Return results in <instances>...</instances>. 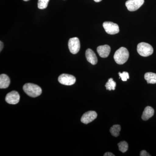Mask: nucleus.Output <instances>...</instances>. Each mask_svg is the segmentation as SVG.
I'll use <instances>...</instances> for the list:
<instances>
[{"mask_svg": "<svg viewBox=\"0 0 156 156\" xmlns=\"http://www.w3.org/2000/svg\"><path fill=\"white\" fill-rule=\"evenodd\" d=\"M23 91L30 97L35 98L40 96L41 94L42 91L41 87L34 84H25L23 86Z\"/></svg>", "mask_w": 156, "mask_h": 156, "instance_id": "1", "label": "nucleus"}, {"mask_svg": "<svg viewBox=\"0 0 156 156\" xmlns=\"http://www.w3.org/2000/svg\"><path fill=\"white\" fill-rule=\"evenodd\" d=\"M129 56V53L126 48L122 47L116 51L114 58L117 64L122 65L126 63Z\"/></svg>", "mask_w": 156, "mask_h": 156, "instance_id": "2", "label": "nucleus"}, {"mask_svg": "<svg viewBox=\"0 0 156 156\" xmlns=\"http://www.w3.org/2000/svg\"><path fill=\"white\" fill-rule=\"evenodd\" d=\"M137 51L139 55L144 57H147L153 53V47L149 44L144 42L139 43L137 46Z\"/></svg>", "mask_w": 156, "mask_h": 156, "instance_id": "3", "label": "nucleus"}, {"mask_svg": "<svg viewBox=\"0 0 156 156\" xmlns=\"http://www.w3.org/2000/svg\"><path fill=\"white\" fill-rule=\"evenodd\" d=\"M59 83L65 86H71L76 83L75 77L71 75L62 74L58 77Z\"/></svg>", "mask_w": 156, "mask_h": 156, "instance_id": "4", "label": "nucleus"}, {"mask_svg": "<svg viewBox=\"0 0 156 156\" xmlns=\"http://www.w3.org/2000/svg\"><path fill=\"white\" fill-rule=\"evenodd\" d=\"M103 27L107 33L109 34L114 35L119 33V28L118 24L112 22H105Z\"/></svg>", "mask_w": 156, "mask_h": 156, "instance_id": "5", "label": "nucleus"}, {"mask_svg": "<svg viewBox=\"0 0 156 156\" xmlns=\"http://www.w3.org/2000/svg\"><path fill=\"white\" fill-rule=\"evenodd\" d=\"M68 47L70 52L72 54L77 53L80 48V44L79 38L73 37L70 39L68 42Z\"/></svg>", "mask_w": 156, "mask_h": 156, "instance_id": "6", "label": "nucleus"}, {"mask_svg": "<svg viewBox=\"0 0 156 156\" xmlns=\"http://www.w3.org/2000/svg\"><path fill=\"white\" fill-rule=\"evenodd\" d=\"M144 2V0H128L126 5L128 11H134L139 9Z\"/></svg>", "mask_w": 156, "mask_h": 156, "instance_id": "7", "label": "nucleus"}, {"mask_svg": "<svg viewBox=\"0 0 156 156\" xmlns=\"http://www.w3.org/2000/svg\"><path fill=\"white\" fill-rule=\"evenodd\" d=\"M20 96L19 93L15 91L9 92L6 95L5 101L9 104L15 105L19 102Z\"/></svg>", "mask_w": 156, "mask_h": 156, "instance_id": "8", "label": "nucleus"}, {"mask_svg": "<svg viewBox=\"0 0 156 156\" xmlns=\"http://www.w3.org/2000/svg\"><path fill=\"white\" fill-rule=\"evenodd\" d=\"M97 117V114L96 112L90 111L87 112L83 115L81 118V121L84 124H88L94 121Z\"/></svg>", "mask_w": 156, "mask_h": 156, "instance_id": "9", "label": "nucleus"}, {"mask_svg": "<svg viewBox=\"0 0 156 156\" xmlns=\"http://www.w3.org/2000/svg\"><path fill=\"white\" fill-rule=\"evenodd\" d=\"M97 51L98 55L102 58H106L109 55L111 48L108 45H102L98 47Z\"/></svg>", "mask_w": 156, "mask_h": 156, "instance_id": "10", "label": "nucleus"}, {"mask_svg": "<svg viewBox=\"0 0 156 156\" xmlns=\"http://www.w3.org/2000/svg\"><path fill=\"white\" fill-rule=\"evenodd\" d=\"M86 56L87 61L90 63L94 65L97 64V57L93 50L90 49H87L86 52Z\"/></svg>", "mask_w": 156, "mask_h": 156, "instance_id": "11", "label": "nucleus"}, {"mask_svg": "<svg viewBox=\"0 0 156 156\" xmlns=\"http://www.w3.org/2000/svg\"><path fill=\"white\" fill-rule=\"evenodd\" d=\"M154 113V110L151 106H147L144 109L142 115V119L144 121H147L151 118Z\"/></svg>", "mask_w": 156, "mask_h": 156, "instance_id": "12", "label": "nucleus"}, {"mask_svg": "<svg viewBox=\"0 0 156 156\" xmlns=\"http://www.w3.org/2000/svg\"><path fill=\"white\" fill-rule=\"evenodd\" d=\"M10 84V78L7 75L2 74L0 75V88L6 89Z\"/></svg>", "mask_w": 156, "mask_h": 156, "instance_id": "13", "label": "nucleus"}, {"mask_svg": "<svg viewBox=\"0 0 156 156\" xmlns=\"http://www.w3.org/2000/svg\"><path fill=\"white\" fill-rule=\"evenodd\" d=\"M144 79L148 84L156 83V74L149 72L146 73L144 75Z\"/></svg>", "mask_w": 156, "mask_h": 156, "instance_id": "14", "label": "nucleus"}, {"mask_svg": "<svg viewBox=\"0 0 156 156\" xmlns=\"http://www.w3.org/2000/svg\"><path fill=\"white\" fill-rule=\"evenodd\" d=\"M121 129V126L120 125H115L112 126L110 129V131L113 136L117 137L119 135Z\"/></svg>", "mask_w": 156, "mask_h": 156, "instance_id": "15", "label": "nucleus"}, {"mask_svg": "<svg viewBox=\"0 0 156 156\" xmlns=\"http://www.w3.org/2000/svg\"><path fill=\"white\" fill-rule=\"evenodd\" d=\"M116 86V83L113 80L112 78H110L105 85L107 90H109V91H111L112 90H115V89Z\"/></svg>", "mask_w": 156, "mask_h": 156, "instance_id": "16", "label": "nucleus"}, {"mask_svg": "<svg viewBox=\"0 0 156 156\" xmlns=\"http://www.w3.org/2000/svg\"><path fill=\"white\" fill-rule=\"evenodd\" d=\"M118 146H119V150L122 152L125 153L128 151V144L126 141H122L119 143L118 144Z\"/></svg>", "mask_w": 156, "mask_h": 156, "instance_id": "17", "label": "nucleus"}, {"mask_svg": "<svg viewBox=\"0 0 156 156\" xmlns=\"http://www.w3.org/2000/svg\"><path fill=\"white\" fill-rule=\"evenodd\" d=\"M50 0H38V8L40 9H44L48 7Z\"/></svg>", "mask_w": 156, "mask_h": 156, "instance_id": "18", "label": "nucleus"}, {"mask_svg": "<svg viewBox=\"0 0 156 156\" xmlns=\"http://www.w3.org/2000/svg\"><path fill=\"white\" fill-rule=\"evenodd\" d=\"M119 76L123 81H126L129 79V74L127 72H123L122 73H119Z\"/></svg>", "mask_w": 156, "mask_h": 156, "instance_id": "19", "label": "nucleus"}, {"mask_svg": "<svg viewBox=\"0 0 156 156\" xmlns=\"http://www.w3.org/2000/svg\"><path fill=\"white\" fill-rule=\"evenodd\" d=\"M140 156H150L151 155L149 154L145 150H143L141 151L140 153Z\"/></svg>", "mask_w": 156, "mask_h": 156, "instance_id": "20", "label": "nucleus"}, {"mask_svg": "<svg viewBox=\"0 0 156 156\" xmlns=\"http://www.w3.org/2000/svg\"><path fill=\"white\" fill-rule=\"evenodd\" d=\"M104 156H115V155L113 154L111 152H107L104 155Z\"/></svg>", "mask_w": 156, "mask_h": 156, "instance_id": "21", "label": "nucleus"}, {"mask_svg": "<svg viewBox=\"0 0 156 156\" xmlns=\"http://www.w3.org/2000/svg\"><path fill=\"white\" fill-rule=\"evenodd\" d=\"M4 48V44L2 41L0 42V51H2Z\"/></svg>", "mask_w": 156, "mask_h": 156, "instance_id": "22", "label": "nucleus"}, {"mask_svg": "<svg viewBox=\"0 0 156 156\" xmlns=\"http://www.w3.org/2000/svg\"><path fill=\"white\" fill-rule=\"evenodd\" d=\"M94 1H95V2H100L101 1H102V0H94Z\"/></svg>", "mask_w": 156, "mask_h": 156, "instance_id": "23", "label": "nucleus"}, {"mask_svg": "<svg viewBox=\"0 0 156 156\" xmlns=\"http://www.w3.org/2000/svg\"><path fill=\"white\" fill-rule=\"evenodd\" d=\"M23 1H25V2H27V1H29V0H23Z\"/></svg>", "mask_w": 156, "mask_h": 156, "instance_id": "24", "label": "nucleus"}]
</instances>
